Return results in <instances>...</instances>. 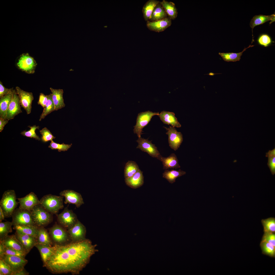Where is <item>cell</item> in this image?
<instances>
[{"instance_id":"cell-10","label":"cell","mask_w":275,"mask_h":275,"mask_svg":"<svg viewBox=\"0 0 275 275\" xmlns=\"http://www.w3.org/2000/svg\"><path fill=\"white\" fill-rule=\"evenodd\" d=\"M136 141L138 144L136 148L146 152L152 157L160 160L162 156L155 144L152 143V141H149L148 139H145L141 137L139 138Z\"/></svg>"},{"instance_id":"cell-12","label":"cell","mask_w":275,"mask_h":275,"mask_svg":"<svg viewBox=\"0 0 275 275\" xmlns=\"http://www.w3.org/2000/svg\"><path fill=\"white\" fill-rule=\"evenodd\" d=\"M167 131L166 134L168 136L169 146L174 151L180 147L183 141V135L180 132H178L174 127L170 126L169 128L164 127Z\"/></svg>"},{"instance_id":"cell-30","label":"cell","mask_w":275,"mask_h":275,"mask_svg":"<svg viewBox=\"0 0 275 275\" xmlns=\"http://www.w3.org/2000/svg\"><path fill=\"white\" fill-rule=\"evenodd\" d=\"M39 227L36 225H16L13 228L22 233L29 235L37 238Z\"/></svg>"},{"instance_id":"cell-40","label":"cell","mask_w":275,"mask_h":275,"mask_svg":"<svg viewBox=\"0 0 275 275\" xmlns=\"http://www.w3.org/2000/svg\"><path fill=\"white\" fill-rule=\"evenodd\" d=\"M266 157L268 158L267 165L269 168L271 174H275V148L269 150L266 153Z\"/></svg>"},{"instance_id":"cell-49","label":"cell","mask_w":275,"mask_h":275,"mask_svg":"<svg viewBox=\"0 0 275 275\" xmlns=\"http://www.w3.org/2000/svg\"><path fill=\"white\" fill-rule=\"evenodd\" d=\"M48 99V95H45L43 93L40 94L38 104L40 105L44 108L45 107Z\"/></svg>"},{"instance_id":"cell-41","label":"cell","mask_w":275,"mask_h":275,"mask_svg":"<svg viewBox=\"0 0 275 275\" xmlns=\"http://www.w3.org/2000/svg\"><path fill=\"white\" fill-rule=\"evenodd\" d=\"M28 127L30 128V130L27 131H24L21 132V134L27 137L33 138L36 140L40 141V139L35 132L36 129H39V126L34 125L32 126H29Z\"/></svg>"},{"instance_id":"cell-15","label":"cell","mask_w":275,"mask_h":275,"mask_svg":"<svg viewBox=\"0 0 275 275\" xmlns=\"http://www.w3.org/2000/svg\"><path fill=\"white\" fill-rule=\"evenodd\" d=\"M70 238L72 241L84 240L86 232L85 226L78 220L72 227L67 231Z\"/></svg>"},{"instance_id":"cell-44","label":"cell","mask_w":275,"mask_h":275,"mask_svg":"<svg viewBox=\"0 0 275 275\" xmlns=\"http://www.w3.org/2000/svg\"><path fill=\"white\" fill-rule=\"evenodd\" d=\"M13 272L9 266L2 259H0V275H13Z\"/></svg>"},{"instance_id":"cell-43","label":"cell","mask_w":275,"mask_h":275,"mask_svg":"<svg viewBox=\"0 0 275 275\" xmlns=\"http://www.w3.org/2000/svg\"><path fill=\"white\" fill-rule=\"evenodd\" d=\"M39 132L42 135L41 139L42 141L44 142L51 141L56 138L46 127L43 128L39 131Z\"/></svg>"},{"instance_id":"cell-9","label":"cell","mask_w":275,"mask_h":275,"mask_svg":"<svg viewBox=\"0 0 275 275\" xmlns=\"http://www.w3.org/2000/svg\"><path fill=\"white\" fill-rule=\"evenodd\" d=\"M0 259H2L9 266L13 272V275L24 269V267L28 262L25 258L5 254Z\"/></svg>"},{"instance_id":"cell-5","label":"cell","mask_w":275,"mask_h":275,"mask_svg":"<svg viewBox=\"0 0 275 275\" xmlns=\"http://www.w3.org/2000/svg\"><path fill=\"white\" fill-rule=\"evenodd\" d=\"M12 217V226L36 225L32 219L31 211L20 209L19 208L16 209Z\"/></svg>"},{"instance_id":"cell-34","label":"cell","mask_w":275,"mask_h":275,"mask_svg":"<svg viewBox=\"0 0 275 275\" xmlns=\"http://www.w3.org/2000/svg\"><path fill=\"white\" fill-rule=\"evenodd\" d=\"M167 17L168 16L160 2L154 8L149 21H153Z\"/></svg>"},{"instance_id":"cell-28","label":"cell","mask_w":275,"mask_h":275,"mask_svg":"<svg viewBox=\"0 0 275 275\" xmlns=\"http://www.w3.org/2000/svg\"><path fill=\"white\" fill-rule=\"evenodd\" d=\"M13 94H8L0 98V118L4 119H7V111L12 99Z\"/></svg>"},{"instance_id":"cell-13","label":"cell","mask_w":275,"mask_h":275,"mask_svg":"<svg viewBox=\"0 0 275 275\" xmlns=\"http://www.w3.org/2000/svg\"><path fill=\"white\" fill-rule=\"evenodd\" d=\"M16 90L20 99V105L26 111L27 114H30L31 111L32 103L34 97L32 92H26L16 87Z\"/></svg>"},{"instance_id":"cell-46","label":"cell","mask_w":275,"mask_h":275,"mask_svg":"<svg viewBox=\"0 0 275 275\" xmlns=\"http://www.w3.org/2000/svg\"><path fill=\"white\" fill-rule=\"evenodd\" d=\"M27 254L17 250L5 247L4 254L5 255L16 256L25 258Z\"/></svg>"},{"instance_id":"cell-27","label":"cell","mask_w":275,"mask_h":275,"mask_svg":"<svg viewBox=\"0 0 275 275\" xmlns=\"http://www.w3.org/2000/svg\"><path fill=\"white\" fill-rule=\"evenodd\" d=\"M160 3L167 16L171 20H174L177 17V9L174 3L171 2L163 0Z\"/></svg>"},{"instance_id":"cell-1","label":"cell","mask_w":275,"mask_h":275,"mask_svg":"<svg viewBox=\"0 0 275 275\" xmlns=\"http://www.w3.org/2000/svg\"><path fill=\"white\" fill-rule=\"evenodd\" d=\"M97 245L88 239L62 244H54L52 254L43 266L52 273L78 274L98 251Z\"/></svg>"},{"instance_id":"cell-51","label":"cell","mask_w":275,"mask_h":275,"mask_svg":"<svg viewBox=\"0 0 275 275\" xmlns=\"http://www.w3.org/2000/svg\"><path fill=\"white\" fill-rule=\"evenodd\" d=\"M5 246L1 242L0 243V258L4 255Z\"/></svg>"},{"instance_id":"cell-2","label":"cell","mask_w":275,"mask_h":275,"mask_svg":"<svg viewBox=\"0 0 275 275\" xmlns=\"http://www.w3.org/2000/svg\"><path fill=\"white\" fill-rule=\"evenodd\" d=\"M15 191L8 190L4 192L0 201V207L2 209L5 217L12 216V214L19 204L16 201Z\"/></svg>"},{"instance_id":"cell-31","label":"cell","mask_w":275,"mask_h":275,"mask_svg":"<svg viewBox=\"0 0 275 275\" xmlns=\"http://www.w3.org/2000/svg\"><path fill=\"white\" fill-rule=\"evenodd\" d=\"M186 173L185 171L181 169L178 170L174 169L170 170L166 169L163 173V177L170 183L172 184L175 182L177 178L185 174Z\"/></svg>"},{"instance_id":"cell-22","label":"cell","mask_w":275,"mask_h":275,"mask_svg":"<svg viewBox=\"0 0 275 275\" xmlns=\"http://www.w3.org/2000/svg\"><path fill=\"white\" fill-rule=\"evenodd\" d=\"M143 172L140 169L133 176L125 179L126 185L130 187L136 189L142 186L144 183Z\"/></svg>"},{"instance_id":"cell-25","label":"cell","mask_w":275,"mask_h":275,"mask_svg":"<svg viewBox=\"0 0 275 275\" xmlns=\"http://www.w3.org/2000/svg\"><path fill=\"white\" fill-rule=\"evenodd\" d=\"M275 15L272 14L270 15H255L251 20L250 22V25L252 29V32L253 40V30L254 27L257 25L262 24L268 21L271 20L270 24L275 21Z\"/></svg>"},{"instance_id":"cell-42","label":"cell","mask_w":275,"mask_h":275,"mask_svg":"<svg viewBox=\"0 0 275 275\" xmlns=\"http://www.w3.org/2000/svg\"><path fill=\"white\" fill-rule=\"evenodd\" d=\"M72 144H68L63 143L62 144L57 143L54 142L53 140L51 141L50 145L48 147L52 150L58 149V151L60 152L61 151H65L67 150L71 146Z\"/></svg>"},{"instance_id":"cell-36","label":"cell","mask_w":275,"mask_h":275,"mask_svg":"<svg viewBox=\"0 0 275 275\" xmlns=\"http://www.w3.org/2000/svg\"><path fill=\"white\" fill-rule=\"evenodd\" d=\"M48 99L45 107L40 115L39 121H41L44 119L48 115L52 112L55 111L54 106L52 99L51 93L48 95Z\"/></svg>"},{"instance_id":"cell-32","label":"cell","mask_w":275,"mask_h":275,"mask_svg":"<svg viewBox=\"0 0 275 275\" xmlns=\"http://www.w3.org/2000/svg\"><path fill=\"white\" fill-rule=\"evenodd\" d=\"M39 250L43 264H45L51 255L53 250V246H50L36 244L35 246Z\"/></svg>"},{"instance_id":"cell-52","label":"cell","mask_w":275,"mask_h":275,"mask_svg":"<svg viewBox=\"0 0 275 275\" xmlns=\"http://www.w3.org/2000/svg\"><path fill=\"white\" fill-rule=\"evenodd\" d=\"M29 274V273L24 269L16 273L14 275H27Z\"/></svg>"},{"instance_id":"cell-29","label":"cell","mask_w":275,"mask_h":275,"mask_svg":"<svg viewBox=\"0 0 275 275\" xmlns=\"http://www.w3.org/2000/svg\"><path fill=\"white\" fill-rule=\"evenodd\" d=\"M160 2L156 0H149L143 6L142 12L145 20H149L153 11L155 6Z\"/></svg>"},{"instance_id":"cell-38","label":"cell","mask_w":275,"mask_h":275,"mask_svg":"<svg viewBox=\"0 0 275 275\" xmlns=\"http://www.w3.org/2000/svg\"><path fill=\"white\" fill-rule=\"evenodd\" d=\"M262 253L272 257H275V247L266 241H261L260 244Z\"/></svg>"},{"instance_id":"cell-47","label":"cell","mask_w":275,"mask_h":275,"mask_svg":"<svg viewBox=\"0 0 275 275\" xmlns=\"http://www.w3.org/2000/svg\"><path fill=\"white\" fill-rule=\"evenodd\" d=\"M261 241L266 242L275 247V233L264 232Z\"/></svg>"},{"instance_id":"cell-14","label":"cell","mask_w":275,"mask_h":275,"mask_svg":"<svg viewBox=\"0 0 275 275\" xmlns=\"http://www.w3.org/2000/svg\"><path fill=\"white\" fill-rule=\"evenodd\" d=\"M59 194L60 196L65 197L64 203L65 204H73L78 208L84 203L81 195L73 190H64L61 191Z\"/></svg>"},{"instance_id":"cell-24","label":"cell","mask_w":275,"mask_h":275,"mask_svg":"<svg viewBox=\"0 0 275 275\" xmlns=\"http://www.w3.org/2000/svg\"><path fill=\"white\" fill-rule=\"evenodd\" d=\"M159 160L162 162L163 169H168L170 168L176 169L180 168L177 157L174 153L171 154L167 157L161 156Z\"/></svg>"},{"instance_id":"cell-3","label":"cell","mask_w":275,"mask_h":275,"mask_svg":"<svg viewBox=\"0 0 275 275\" xmlns=\"http://www.w3.org/2000/svg\"><path fill=\"white\" fill-rule=\"evenodd\" d=\"M63 197L51 194L44 196L40 199V204L52 214H57L60 210L63 208Z\"/></svg>"},{"instance_id":"cell-53","label":"cell","mask_w":275,"mask_h":275,"mask_svg":"<svg viewBox=\"0 0 275 275\" xmlns=\"http://www.w3.org/2000/svg\"><path fill=\"white\" fill-rule=\"evenodd\" d=\"M5 218V216L4 213L3 211V210L0 207V222H2V221L4 220Z\"/></svg>"},{"instance_id":"cell-26","label":"cell","mask_w":275,"mask_h":275,"mask_svg":"<svg viewBox=\"0 0 275 275\" xmlns=\"http://www.w3.org/2000/svg\"><path fill=\"white\" fill-rule=\"evenodd\" d=\"M36 238L38 244L52 246L51 240L47 230L44 227H39Z\"/></svg>"},{"instance_id":"cell-20","label":"cell","mask_w":275,"mask_h":275,"mask_svg":"<svg viewBox=\"0 0 275 275\" xmlns=\"http://www.w3.org/2000/svg\"><path fill=\"white\" fill-rule=\"evenodd\" d=\"M5 247L11 248L28 254L23 246L16 238L15 235H8L3 240L0 241Z\"/></svg>"},{"instance_id":"cell-6","label":"cell","mask_w":275,"mask_h":275,"mask_svg":"<svg viewBox=\"0 0 275 275\" xmlns=\"http://www.w3.org/2000/svg\"><path fill=\"white\" fill-rule=\"evenodd\" d=\"M159 113L153 112L149 111L141 112L138 114L136 125L134 126V133L136 134L138 138L141 137L143 134V129L146 126L150 121L152 117L155 115H158Z\"/></svg>"},{"instance_id":"cell-39","label":"cell","mask_w":275,"mask_h":275,"mask_svg":"<svg viewBox=\"0 0 275 275\" xmlns=\"http://www.w3.org/2000/svg\"><path fill=\"white\" fill-rule=\"evenodd\" d=\"M11 222L6 221L0 223V240H2L7 236L8 234L12 232Z\"/></svg>"},{"instance_id":"cell-7","label":"cell","mask_w":275,"mask_h":275,"mask_svg":"<svg viewBox=\"0 0 275 275\" xmlns=\"http://www.w3.org/2000/svg\"><path fill=\"white\" fill-rule=\"evenodd\" d=\"M57 221L60 225L68 229L72 227L78 220L77 215L72 210L65 208L60 214H56Z\"/></svg>"},{"instance_id":"cell-21","label":"cell","mask_w":275,"mask_h":275,"mask_svg":"<svg viewBox=\"0 0 275 275\" xmlns=\"http://www.w3.org/2000/svg\"><path fill=\"white\" fill-rule=\"evenodd\" d=\"M158 116L164 124L170 125L174 127L180 128L181 127L173 112L164 111L161 112Z\"/></svg>"},{"instance_id":"cell-16","label":"cell","mask_w":275,"mask_h":275,"mask_svg":"<svg viewBox=\"0 0 275 275\" xmlns=\"http://www.w3.org/2000/svg\"><path fill=\"white\" fill-rule=\"evenodd\" d=\"M20 209L31 211L36 205L40 203V201L33 192H31L24 197L17 198Z\"/></svg>"},{"instance_id":"cell-45","label":"cell","mask_w":275,"mask_h":275,"mask_svg":"<svg viewBox=\"0 0 275 275\" xmlns=\"http://www.w3.org/2000/svg\"><path fill=\"white\" fill-rule=\"evenodd\" d=\"M258 44L260 46L267 47L270 45L272 42L270 36L266 34H263L260 35L257 40Z\"/></svg>"},{"instance_id":"cell-35","label":"cell","mask_w":275,"mask_h":275,"mask_svg":"<svg viewBox=\"0 0 275 275\" xmlns=\"http://www.w3.org/2000/svg\"><path fill=\"white\" fill-rule=\"evenodd\" d=\"M140 169L136 163L134 161H129L126 163L124 171L125 178H130L133 176Z\"/></svg>"},{"instance_id":"cell-11","label":"cell","mask_w":275,"mask_h":275,"mask_svg":"<svg viewBox=\"0 0 275 275\" xmlns=\"http://www.w3.org/2000/svg\"><path fill=\"white\" fill-rule=\"evenodd\" d=\"M37 65L34 59L28 53H24L21 55L17 64L20 69L28 74L34 72Z\"/></svg>"},{"instance_id":"cell-19","label":"cell","mask_w":275,"mask_h":275,"mask_svg":"<svg viewBox=\"0 0 275 275\" xmlns=\"http://www.w3.org/2000/svg\"><path fill=\"white\" fill-rule=\"evenodd\" d=\"M171 24V20L168 17L153 21H147L146 25L150 31L159 33L164 31L170 26Z\"/></svg>"},{"instance_id":"cell-33","label":"cell","mask_w":275,"mask_h":275,"mask_svg":"<svg viewBox=\"0 0 275 275\" xmlns=\"http://www.w3.org/2000/svg\"><path fill=\"white\" fill-rule=\"evenodd\" d=\"M254 45H250L248 47L245 48L241 52L238 53H221L219 52V54L222 58L225 61L227 62H235L239 61L241 59V57L243 53L246 50L250 47H252Z\"/></svg>"},{"instance_id":"cell-37","label":"cell","mask_w":275,"mask_h":275,"mask_svg":"<svg viewBox=\"0 0 275 275\" xmlns=\"http://www.w3.org/2000/svg\"><path fill=\"white\" fill-rule=\"evenodd\" d=\"M261 223L264 232H275V218L271 217L262 219Z\"/></svg>"},{"instance_id":"cell-48","label":"cell","mask_w":275,"mask_h":275,"mask_svg":"<svg viewBox=\"0 0 275 275\" xmlns=\"http://www.w3.org/2000/svg\"><path fill=\"white\" fill-rule=\"evenodd\" d=\"M16 91L13 88L8 89L6 88L0 81V98L7 94H13Z\"/></svg>"},{"instance_id":"cell-4","label":"cell","mask_w":275,"mask_h":275,"mask_svg":"<svg viewBox=\"0 0 275 275\" xmlns=\"http://www.w3.org/2000/svg\"><path fill=\"white\" fill-rule=\"evenodd\" d=\"M32 219L35 224L38 227H44L52 221V214L39 204L31 211Z\"/></svg>"},{"instance_id":"cell-23","label":"cell","mask_w":275,"mask_h":275,"mask_svg":"<svg viewBox=\"0 0 275 275\" xmlns=\"http://www.w3.org/2000/svg\"><path fill=\"white\" fill-rule=\"evenodd\" d=\"M52 99L54 106L55 111H57L65 106L64 101L62 89H55L50 88Z\"/></svg>"},{"instance_id":"cell-17","label":"cell","mask_w":275,"mask_h":275,"mask_svg":"<svg viewBox=\"0 0 275 275\" xmlns=\"http://www.w3.org/2000/svg\"><path fill=\"white\" fill-rule=\"evenodd\" d=\"M15 235L28 253L37 244V238L34 236L17 230Z\"/></svg>"},{"instance_id":"cell-50","label":"cell","mask_w":275,"mask_h":275,"mask_svg":"<svg viewBox=\"0 0 275 275\" xmlns=\"http://www.w3.org/2000/svg\"><path fill=\"white\" fill-rule=\"evenodd\" d=\"M7 119H4L0 118V132H1L3 130L5 126L8 122Z\"/></svg>"},{"instance_id":"cell-8","label":"cell","mask_w":275,"mask_h":275,"mask_svg":"<svg viewBox=\"0 0 275 275\" xmlns=\"http://www.w3.org/2000/svg\"><path fill=\"white\" fill-rule=\"evenodd\" d=\"M49 232L55 244H63L68 241L70 238L65 228L57 224L50 228Z\"/></svg>"},{"instance_id":"cell-18","label":"cell","mask_w":275,"mask_h":275,"mask_svg":"<svg viewBox=\"0 0 275 275\" xmlns=\"http://www.w3.org/2000/svg\"><path fill=\"white\" fill-rule=\"evenodd\" d=\"M20 105V99L16 91L13 94L7 110L6 119L9 120L13 119L16 116L22 113Z\"/></svg>"}]
</instances>
